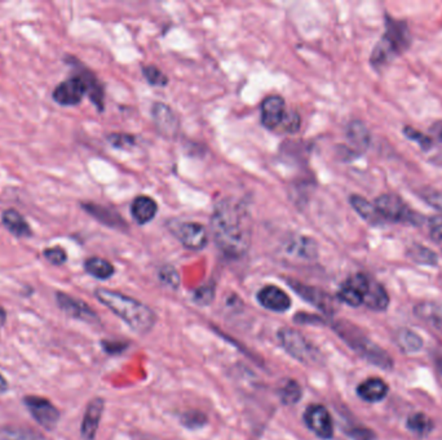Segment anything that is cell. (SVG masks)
<instances>
[{"label":"cell","mask_w":442,"mask_h":440,"mask_svg":"<svg viewBox=\"0 0 442 440\" xmlns=\"http://www.w3.org/2000/svg\"><path fill=\"white\" fill-rule=\"evenodd\" d=\"M211 235L217 248L225 256L238 259L251 245L253 226L245 207L232 199H224L213 209Z\"/></svg>","instance_id":"6da1fadb"},{"label":"cell","mask_w":442,"mask_h":440,"mask_svg":"<svg viewBox=\"0 0 442 440\" xmlns=\"http://www.w3.org/2000/svg\"><path fill=\"white\" fill-rule=\"evenodd\" d=\"M98 301L112 310L116 317L140 334H147L156 326V312L145 303L132 298L130 296L98 288L95 292Z\"/></svg>","instance_id":"7a4b0ae2"},{"label":"cell","mask_w":442,"mask_h":440,"mask_svg":"<svg viewBox=\"0 0 442 440\" xmlns=\"http://www.w3.org/2000/svg\"><path fill=\"white\" fill-rule=\"evenodd\" d=\"M410 43L411 35L408 24L405 21L387 17L384 35L373 50L370 61L377 67L387 65L409 48Z\"/></svg>","instance_id":"3957f363"},{"label":"cell","mask_w":442,"mask_h":440,"mask_svg":"<svg viewBox=\"0 0 442 440\" xmlns=\"http://www.w3.org/2000/svg\"><path fill=\"white\" fill-rule=\"evenodd\" d=\"M334 329L353 350L360 354L362 358L383 369H391L393 367L391 357L383 349H380L377 343H373L366 336L361 334L359 328H356L348 322L340 320L334 324Z\"/></svg>","instance_id":"277c9868"},{"label":"cell","mask_w":442,"mask_h":440,"mask_svg":"<svg viewBox=\"0 0 442 440\" xmlns=\"http://www.w3.org/2000/svg\"><path fill=\"white\" fill-rule=\"evenodd\" d=\"M377 212L383 217L385 222H402L411 225H420L423 222V216L415 211H411L409 205L401 198L393 194H384L375 199Z\"/></svg>","instance_id":"5b68a950"},{"label":"cell","mask_w":442,"mask_h":440,"mask_svg":"<svg viewBox=\"0 0 442 440\" xmlns=\"http://www.w3.org/2000/svg\"><path fill=\"white\" fill-rule=\"evenodd\" d=\"M277 336L282 348L296 360L305 364H312L319 358V350L314 348V345L302 332L294 328H281Z\"/></svg>","instance_id":"8992f818"},{"label":"cell","mask_w":442,"mask_h":440,"mask_svg":"<svg viewBox=\"0 0 442 440\" xmlns=\"http://www.w3.org/2000/svg\"><path fill=\"white\" fill-rule=\"evenodd\" d=\"M90 71L79 74L60 83L52 93V98L61 106H76L82 102L83 97L88 95L90 88Z\"/></svg>","instance_id":"52a82bcc"},{"label":"cell","mask_w":442,"mask_h":440,"mask_svg":"<svg viewBox=\"0 0 442 440\" xmlns=\"http://www.w3.org/2000/svg\"><path fill=\"white\" fill-rule=\"evenodd\" d=\"M172 234L181 245L192 251H201L208 243V233L203 225L190 221L172 220L168 224Z\"/></svg>","instance_id":"ba28073f"},{"label":"cell","mask_w":442,"mask_h":440,"mask_svg":"<svg viewBox=\"0 0 442 440\" xmlns=\"http://www.w3.org/2000/svg\"><path fill=\"white\" fill-rule=\"evenodd\" d=\"M25 406L32 413L34 420L46 430H53L58 424L60 412L48 399L41 397H25Z\"/></svg>","instance_id":"9c48e42d"},{"label":"cell","mask_w":442,"mask_h":440,"mask_svg":"<svg viewBox=\"0 0 442 440\" xmlns=\"http://www.w3.org/2000/svg\"><path fill=\"white\" fill-rule=\"evenodd\" d=\"M304 422L311 432L321 439H331L334 436V424L328 409L321 404H312L304 413Z\"/></svg>","instance_id":"30bf717a"},{"label":"cell","mask_w":442,"mask_h":440,"mask_svg":"<svg viewBox=\"0 0 442 440\" xmlns=\"http://www.w3.org/2000/svg\"><path fill=\"white\" fill-rule=\"evenodd\" d=\"M293 289H295L297 294L303 297L304 300L311 302L312 305H314L316 308H319L321 311L326 312V314H334L337 310L335 298L333 296H330L328 292L314 288V287L305 286L296 280H290L288 282Z\"/></svg>","instance_id":"8fae6325"},{"label":"cell","mask_w":442,"mask_h":440,"mask_svg":"<svg viewBox=\"0 0 442 440\" xmlns=\"http://www.w3.org/2000/svg\"><path fill=\"white\" fill-rule=\"evenodd\" d=\"M285 114H286L285 99L281 96L272 95L262 99V123L265 128L276 130L281 127Z\"/></svg>","instance_id":"7c38bea8"},{"label":"cell","mask_w":442,"mask_h":440,"mask_svg":"<svg viewBox=\"0 0 442 440\" xmlns=\"http://www.w3.org/2000/svg\"><path fill=\"white\" fill-rule=\"evenodd\" d=\"M56 300H58V308L73 318L88 322V323H93L98 320V314L82 300H78L62 292H58Z\"/></svg>","instance_id":"4fadbf2b"},{"label":"cell","mask_w":442,"mask_h":440,"mask_svg":"<svg viewBox=\"0 0 442 440\" xmlns=\"http://www.w3.org/2000/svg\"><path fill=\"white\" fill-rule=\"evenodd\" d=\"M152 115L158 131L162 135L167 137H173L178 135L180 122L171 107L167 106L163 102H156L152 109Z\"/></svg>","instance_id":"5bb4252c"},{"label":"cell","mask_w":442,"mask_h":440,"mask_svg":"<svg viewBox=\"0 0 442 440\" xmlns=\"http://www.w3.org/2000/svg\"><path fill=\"white\" fill-rule=\"evenodd\" d=\"M257 301L265 309L283 312L291 308L288 294L276 286H265L257 292Z\"/></svg>","instance_id":"9a60e30c"},{"label":"cell","mask_w":442,"mask_h":440,"mask_svg":"<svg viewBox=\"0 0 442 440\" xmlns=\"http://www.w3.org/2000/svg\"><path fill=\"white\" fill-rule=\"evenodd\" d=\"M104 406H105V401L102 398H95L88 403L87 409L84 412V417H83L82 426H81L83 439H95L98 434V425L104 412Z\"/></svg>","instance_id":"2e32d148"},{"label":"cell","mask_w":442,"mask_h":440,"mask_svg":"<svg viewBox=\"0 0 442 440\" xmlns=\"http://www.w3.org/2000/svg\"><path fill=\"white\" fill-rule=\"evenodd\" d=\"M1 222L12 235L20 239L33 237V230L24 216L16 209H6L1 214Z\"/></svg>","instance_id":"e0dca14e"},{"label":"cell","mask_w":442,"mask_h":440,"mask_svg":"<svg viewBox=\"0 0 442 440\" xmlns=\"http://www.w3.org/2000/svg\"><path fill=\"white\" fill-rule=\"evenodd\" d=\"M82 208L86 212L90 213L93 219H96L109 228H126V222L119 216V213L115 212L114 209H112V208H107V207L96 203H82Z\"/></svg>","instance_id":"ac0fdd59"},{"label":"cell","mask_w":442,"mask_h":440,"mask_svg":"<svg viewBox=\"0 0 442 440\" xmlns=\"http://www.w3.org/2000/svg\"><path fill=\"white\" fill-rule=\"evenodd\" d=\"M156 213H158V204L150 196L140 195L132 202V217L140 225H145L147 222L154 220Z\"/></svg>","instance_id":"d6986e66"},{"label":"cell","mask_w":442,"mask_h":440,"mask_svg":"<svg viewBox=\"0 0 442 440\" xmlns=\"http://www.w3.org/2000/svg\"><path fill=\"white\" fill-rule=\"evenodd\" d=\"M389 392L388 385L377 377H371L361 383L357 387V394L361 399L368 403H377L384 399Z\"/></svg>","instance_id":"ffe728a7"},{"label":"cell","mask_w":442,"mask_h":440,"mask_svg":"<svg viewBox=\"0 0 442 440\" xmlns=\"http://www.w3.org/2000/svg\"><path fill=\"white\" fill-rule=\"evenodd\" d=\"M349 203L352 204L353 209L360 214L365 221L371 225H384L387 224L380 213L377 212L375 204L370 203L368 199L360 195H352L349 198Z\"/></svg>","instance_id":"44dd1931"},{"label":"cell","mask_w":442,"mask_h":440,"mask_svg":"<svg viewBox=\"0 0 442 440\" xmlns=\"http://www.w3.org/2000/svg\"><path fill=\"white\" fill-rule=\"evenodd\" d=\"M363 303L368 306V309L382 311L388 308L389 305V296L387 294L384 287L379 284L374 279H371L368 292L363 297Z\"/></svg>","instance_id":"7402d4cb"},{"label":"cell","mask_w":442,"mask_h":440,"mask_svg":"<svg viewBox=\"0 0 442 440\" xmlns=\"http://www.w3.org/2000/svg\"><path fill=\"white\" fill-rule=\"evenodd\" d=\"M286 251L302 259L313 260L317 256V245L316 242L308 237H296L290 239L287 243Z\"/></svg>","instance_id":"603a6c76"},{"label":"cell","mask_w":442,"mask_h":440,"mask_svg":"<svg viewBox=\"0 0 442 440\" xmlns=\"http://www.w3.org/2000/svg\"><path fill=\"white\" fill-rule=\"evenodd\" d=\"M347 139L351 142V145L356 147L360 151L368 150L370 146V132L366 125L360 121H353L347 127Z\"/></svg>","instance_id":"cb8c5ba5"},{"label":"cell","mask_w":442,"mask_h":440,"mask_svg":"<svg viewBox=\"0 0 442 440\" xmlns=\"http://www.w3.org/2000/svg\"><path fill=\"white\" fill-rule=\"evenodd\" d=\"M86 271L96 279L107 280L114 275L115 269L112 262L104 260L101 257H90L84 262Z\"/></svg>","instance_id":"d4e9b609"},{"label":"cell","mask_w":442,"mask_h":440,"mask_svg":"<svg viewBox=\"0 0 442 440\" xmlns=\"http://www.w3.org/2000/svg\"><path fill=\"white\" fill-rule=\"evenodd\" d=\"M419 318L424 319L442 331V303L422 302L415 308Z\"/></svg>","instance_id":"484cf974"},{"label":"cell","mask_w":442,"mask_h":440,"mask_svg":"<svg viewBox=\"0 0 442 440\" xmlns=\"http://www.w3.org/2000/svg\"><path fill=\"white\" fill-rule=\"evenodd\" d=\"M396 340L399 346L401 348V350L409 354L417 352L423 348V340L415 332L410 331L408 328L400 329L396 334Z\"/></svg>","instance_id":"4316f807"},{"label":"cell","mask_w":442,"mask_h":440,"mask_svg":"<svg viewBox=\"0 0 442 440\" xmlns=\"http://www.w3.org/2000/svg\"><path fill=\"white\" fill-rule=\"evenodd\" d=\"M0 440H43V436L21 426H4L0 427Z\"/></svg>","instance_id":"83f0119b"},{"label":"cell","mask_w":442,"mask_h":440,"mask_svg":"<svg viewBox=\"0 0 442 440\" xmlns=\"http://www.w3.org/2000/svg\"><path fill=\"white\" fill-rule=\"evenodd\" d=\"M408 256L414 262H417L419 265H428V266H434L438 262L437 254L431 251L429 248H427L424 245H413L408 249Z\"/></svg>","instance_id":"f1b7e54d"},{"label":"cell","mask_w":442,"mask_h":440,"mask_svg":"<svg viewBox=\"0 0 442 440\" xmlns=\"http://www.w3.org/2000/svg\"><path fill=\"white\" fill-rule=\"evenodd\" d=\"M302 395H303V389L295 380H286L279 389L281 400L287 406L296 404L299 400L302 399Z\"/></svg>","instance_id":"f546056e"},{"label":"cell","mask_w":442,"mask_h":440,"mask_svg":"<svg viewBox=\"0 0 442 440\" xmlns=\"http://www.w3.org/2000/svg\"><path fill=\"white\" fill-rule=\"evenodd\" d=\"M408 427L410 432H415L417 435H427L432 432L434 422L424 413H414L408 418Z\"/></svg>","instance_id":"4dcf8cb0"},{"label":"cell","mask_w":442,"mask_h":440,"mask_svg":"<svg viewBox=\"0 0 442 440\" xmlns=\"http://www.w3.org/2000/svg\"><path fill=\"white\" fill-rule=\"evenodd\" d=\"M337 298L344 303L353 306V308H357L363 303V296L361 294L360 291H357L354 287L348 284L347 282L344 283L340 291L337 292Z\"/></svg>","instance_id":"1f68e13d"},{"label":"cell","mask_w":442,"mask_h":440,"mask_svg":"<svg viewBox=\"0 0 442 440\" xmlns=\"http://www.w3.org/2000/svg\"><path fill=\"white\" fill-rule=\"evenodd\" d=\"M142 74H144V76H145V79L149 82V84H152V85L164 87L168 83V78L156 66H145L142 69Z\"/></svg>","instance_id":"d6a6232c"},{"label":"cell","mask_w":442,"mask_h":440,"mask_svg":"<svg viewBox=\"0 0 442 440\" xmlns=\"http://www.w3.org/2000/svg\"><path fill=\"white\" fill-rule=\"evenodd\" d=\"M107 141L112 146L121 149V150H128L136 146V139L132 135H126V133H112L107 136Z\"/></svg>","instance_id":"836d02e7"},{"label":"cell","mask_w":442,"mask_h":440,"mask_svg":"<svg viewBox=\"0 0 442 440\" xmlns=\"http://www.w3.org/2000/svg\"><path fill=\"white\" fill-rule=\"evenodd\" d=\"M403 135L408 137V139H411V141H414V142H417V145L420 146V149H423V150H429L431 147H432V139L429 137V136H427V135H423L422 132L417 131L415 128H413V127H409V125H406L405 128H403Z\"/></svg>","instance_id":"e575fe53"},{"label":"cell","mask_w":442,"mask_h":440,"mask_svg":"<svg viewBox=\"0 0 442 440\" xmlns=\"http://www.w3.org/2000/svg\"><path fill=\"white\" fill-rule=\"evenodd\" d=\"M43 256L47 261L51 262L55 266H61L67 261V253L62 247H52L44 249Z\"/></svg>","instance_id":"d590c367"},{"label":"cell","mask_w":442,"mask_h":440,"mask_svg":"<svg viewBox=\"0 0 442 440\" xmlns=\"http://www.w3.org/2000/svg\"><path fill=\"white\" fill-rule=\"evenodd\" d=\"M420 198L427 204L434 207V209L442 213V193L434 190V188H424L420 191Z\"/></svg>","instance_id":"8d00e7d4"},{"label":"cell","mask_w":442,"mask_h":440,"mask_svg":"<svg viewBox=\"0 0 442 440\" xmlns=\"http://www.w3.org/2000/svg\"><path fill=\"white\" fill-rule=\"evenodd\" d=\"M281 127L283 128V131L294 133V132L297 131L300 128V116L295 111H288V113L286 111Z\"/></svg>","instance_id":"74e56055"},{"label":"cell","mask_w":442,"mask_h":440,"mask_svg":"<svg viewBox=\"0 0 442 440\" xmlns=\"http://www.w3.org/2000/svg\"><path fill=\"white\" fill-rule=\"evenodd\" d=\"M429 235L432 238L436 243H441L442 242V214L434 216L431 217L429 221Z\"/></svg>","instance_id":"f35d334b"},{"label":"cell","mask_w":442,"mask_h":440,"mask_svg":"<svg viewBox=\"0 0 442 440\" xmlns=\"http://www.w3.org/2000/svg\"><path fill=\"white\" fill-rule=\"evenodd\" d=\"M213 300V287H202L196 292V301L201 305L210 303Z\"/></svg>","instance_id":"ab89813d"},{"label":"cell","mask_w":442,"mask_h":440,"mask_svg":"<svg viewBox=\"0 0 442 440\" xmlns=\"http://www.w3.org/2000/svg\"><path fill=\"white\" fill-rule=\"evenodd\" d=\"M196 421H198L199 424H202L201 421H206V417L202 416L201 413H196V416H194V413H188V416L184 417V424L189 426V427H194Z\"/></svg>","instance_id":"60d3db41"},{"label":"cell","mask_w":442,"mask_h":440,"mask_svg":"<svg viewBox=\"0 0 442 440\" xmlns=\"http://www.w3.org/2000/svg\"><path fill=\"white\" fill-rule=\"evenodd\" d=\"M353 436L356 440H373L374 434L368 429H357L356 432H353Z\"/></svg>","instance_id":"b9f144b4"},{"label":"cell","mask_w":442,"mask_h":440,"mask_svg":"<svg viewBox=\"0 0 442 440\" xmlns=\"http://www.w3.org/2000/svg\"><path fill=\"white\" fill-rule=\"evenodd\" d=\"M432 132H434L437 139L442 142V123H438V124H436L434 127H432Z\"/></svg>","instance_id":"7bdbcfd3"},{"label":"cell","mask_w":442,"mask_h":440,"mask_svg":"<svg viewBox=\"0 0 442 440\" xmlns=\"http://www.w3.org/2000/svg\"><path fill=\"white\" fill-rule=\"evenodd\" d=\"M8 390V383L6 381V378L0 375V394L6 392Z\"/></svg>","instance_id":"ee69618b"},{"label":"cell","mask_w":442,"mask_h":440,"mask_svg":"<svg viewBox=\"0 0 442 440\" xmlns=\"http://www.w3.org/2000/svg\"><path fill=\"white\" fill-rule=\"evenodd\" d=\"M6 320H7V312H6V310L0 306V328L4 326Z\"/></svg>","instance_id":"f6af8a7d"},{"label":"cell","mask_w":442,"mask_h":440,"mask_svg":"<svg viewBox=\"0 0 442 440\" xmlns=\"http://www.w3.org/2000/svg\"><path fill=\"white\" fill-rule=\"evenodd\" d=\"M441 368H442V363H441Z\"/></svg>","instance_id":"bcb514c9"}]
</instances>
